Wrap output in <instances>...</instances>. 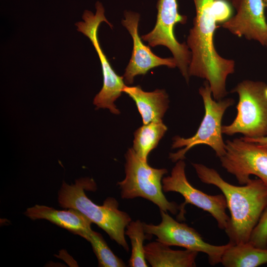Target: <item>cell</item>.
<instances>
[{"mask_svg":"<svg viewBox=\"0 0 267 267\" xmlns=\"http://www.w3.org/2000/svg\"><path fill=\"white\" fill-rule=\"evenodd\" d=\"M124 16L125 18L122 20V24L129 31L133 40L131 58L123 75L126 84H132L135 76L144 75L153 68L166 66L174 68L177 66L174 57L161 58L155 55L149 46L142 43L138 32L140 18L138 13L126 11Z\"/></svg>","mask_w":267,"mask_h":267,"instance_id":"cell-13","label":"cell"},{"mask_svg":"<svg viewBox=\"0 0 267 267\" xmlns=\"http://www.w3.org/2000/svg\"></svg>","mask_w":267,"mask_h":267,"instance_id":"cell-25","label":"cell"},{"mask_svg":"<svg viewBox=\"0 0 267 267\" xmlns=\"http://www.w3.org/2000/svg\"><path fill=\"white\" fill-rule=\"evenodd\" d=\"M193 0L196 14L186 44L191 52L188 74L205 79L214 99L219 101L227 94L226 81L234 72L235 62L219 54L214 36L217 23L231 17L232 8L226 0Z\"/></svg>","mask_w":267,"mask_h":267,"instance_id":"cell-1","label":"cell"},{"mask_svg":"<svg viewBox=\"0 0 267 267\" xmlns=\"http://www.w3.org/2000/svg\"><path fill=\"white\" fill-rule=\"evenodd\" d=\"M96 189V184L91 178H79L71 185L63 182L58 192V202L62 208L80 211L128 251L125 228L132 221L131 218L119 209V203L114 198H107L101 206L94 204L87 196L85 190L95 191Z\"/></svg>","mask_w":267,"mask_h":267,"instance_id":"cell-3","label":"cell"},{"mask_svg":"<svg viewBox=\"0 0 267 267\" xmlns=\"http://www.w3.org/2000/svg\"><path fill=\"white\" fill-rule=\"evenodd\" d=\"M25 214L33 220H48L85 239L92 230V222L80 211L73 209L59 211L46 206L36 205L28 208Z\"/></svg>","mask_w":267,"mask_h":267,"instance_id":"cell-14","label":"cell"},{"mask_svg":"<svg viewBox=\"0 0 267 267\" xmlns=\"http://www.w3.org/2000/svg\"><path fill=\"white\" fill-rule=\"evenodd\" d=\"M123 92L135 102L143 124L162 121L169 103L168 95L165 90L157 89L147 92L143 91L139 86H126Z\"/></svg>","mask_w":267,"mask_h":267,"instance_id":"cell-15","label":"cell"},{"mask_svg":"<svg viewBox=\"0 0 267 267\" xmlns=\"http://www.w3.org/2000/svg\"><path fill=\"white\" fill-rule=\"evenodd\" d=\"M265 6L266 7H267V0H263Z\"/></svg>","mask_w":267,"mask_h":267,"instance_id":"cell-24","label":"cell"},{"mask_svg":"<svg viewBox=\"0 0 267 267\" xmlns=\"http://www.w3.org/2000/svg\"><path fill=\"white\" fill-rule=\"evenodd\" d=\"M236 14L222 27L238 37L258 42L267 47V21L263 0H232Z\"/></svg>","mask_w":267,"mask_h":267,"instance_id":"cell-12","label":"cell"},{"mask_svg":"<svg viewBox=\"0 0 267 267\" xmlns=\"http://www.w3.org/2000/svg\"><path fill=\"white\" fill-rule=\"evenodd\" d=\"M242 137L246 141L254 142L261 146L267 150V135L258 138Z\"/></svg>","mask_w":267,"mask_h":267,"instance_id":"cell-22","label":"cell"},{"mask_svg":"<svg viewBox=\"0 0 267 267\" xmlns=\"http://www.w3.org/2000/svg\"><path fill=\"white\" fill-rule=\"evenodd\" d=\"M267 86L263 82L244 80L231 89L239 96L237 114L230 124L222 126V134H241L248 138L267 135Z\"/></svg>","mask_w":267,"mask_h":267,"instance_id":"cell-6","label":"cell"},{"mask_svg":"<svg viewBox=\"0 0 267 267\" xmlns=\"http://www.w3.org/2000/svg\"><path fill=\"white\" fill-rule=\"evenodd\" d=\"M205 108V114L196 133L191 137L183 138L175 136L172 148L184 147L174 153H170L169 158L174 162L183 160L186 152L199 144H206L211 147L219 158L225 152V143L222 136V121L226 110L234 103L232 98L217 101L212 97V90L208 82L205 81L203 86L199 89Z\"/></svg>","mask_w":267,"mask_h":267,"instance_id":"cell-5","label":"cell"},{"mask_svg":"<svg viewBox=\"0 0 267 267\" xmlns=\"http://www.w3.org/2000/svg\"><path fill=\"white\" fill-rule=\"evenodd\" d=\"M91 245L101 267H125L123 261L111 250L102 235L92 230L85 238Z\"/></svg>","mask_w":267,"mask_h":267,"instance_id":"cell-20","label":"cell"},{"mask_svg":"<svg viewBox=\"0 0 267 267\" xmlns=\"http://www.w3.org/2000/svg\"><path fill=\"white\" fill-rule=\"evenodd\" d=\"M156 7L157 15L155 26L141 38L151 46L163 45L169 48L175 59L177 67L188 83L191 52L185 42L181 44L178 41L174 33L176 24L186 23L187 16L179 13L177 0H158Z\"/></svg>","mask_w":267,"mask_h":267,"instance_id":"cell-8","label":"cell"},{"mask_svg":"<svg viewBox=\"0 0 267 267\" xmlns=\"http://www.w3.org/2000/svg\"><path fill=\"white\" fill-rule=\"evenodd\" d=\"M265 95L266 98L267 99V86L265 89Z\"/></svg>","mask_w":267,"mask_h":267,"instance_id":"cell-23","label":"cell"},{"mask_svg":"<svg viewBox=\"0 0 267 267\" xmlns=\"http://www.w3.org/2000/svg\"><path fill=\"white\" fill-rule=\"evenodd\" d=\"M200 180L217 187L224 196L230 212L224 230L232 244L248 242L267 207V186L259 178L250 179L241 186L224 180L214 169L192 163Z\"/></svg>","mask_w":267,"mask_h":267,"instance_id":"cell-2","label":"cell"},{"mask_svg":"<svg viewBox=\"0 0 267 267\" xmlns=\"http://www.w3.org/2000/svg\"><path fill=\"white\" fill-rule=\"evenodd\" d=\"M167 131L162 121L143 124L135 131L133 149L140 159L147 162L150 152L157 146Z\"/></svg>","mask_w":267,"mask_h":267,"instance_id":"cell-18","label":"cell"},{"mask_svg":"<svg viewBox=\"0 0 267 267\" xmlns=\"http://www.w3.org/2000/svg\"><path fill=\"white\" fill-rule=\"evenodd\" d=\"M185 166L183 160H178L172 169L171 175L162 179L164 192H177L184 199V202L179 205L178 219L181 221L184 220L185 206L190 204L208 212L215 219L219 228L225 230L229 217L226 212L227 207L224 196L223 194L209 195L195 188L187 179Z\"/></svg>","mask_w":267,"mask_h":267,"instance_id":"cell-9","label":"cell"},{"mask_svg":"<svg viewBox=\"0 0 267 267\" xmlns=\"http://www.w3.org/2000/svg\"><path fill=\"white\" fill-rule=\"evenodd\" d=\"M160 215L161 222L158 224L143 222L146 234L156 236L157 241L169 246H179L206 254L212 266L221 263L224 251L230 245L229 242L222 245L208 243L194 228L176 221L167 212L160 210Z\"/></svg>","mask_w":267,"mask_h":267,"instance_id":"cell-10","label":"cell"},{"mask_svg":"<svg viewBox=\"0 0 267 267\" xmlns=\"http://www.w3.org/2000/svg\"><path fill=\"white\" fill-rule=\"evenodd\" d=\"M249 241L260 248H267V207L253 230Z\"/></svg>","mask_w":267,"mask_h":267,"instance_id":"cell-21","label":"cell"},{"mask_svg":"<svg viewBox=\"0 0 267 267\" xmlns=\"http://www.w3.org/2000/svg\"><path fill=\"white\" fill-rule=\"evenodd\" d=\"M198 252L190 250H174L158 241L144 245L147 262L152 267H194Z\"/></svg>","mask_w":267,"mask_h":267,"instance_id":"cell-16","label":"cell"},{"mask_svg":"<svg viewBox=\"0 0 267 267\" xmlns=\"http://www.w3.org/2000/svg\"><path fill=\"white\" fill-rule=\"evenodd\" d=\"M221 263L225 267H258L267 264V248L257 247L249 241L230 243L222 255Z\"/></svg>","mask_w":267,"mask_h":267,"instance_id":"cell-17","label":"cell"},{"mask_svg":"<svg viewBox=\"0 0 267 267\" xmlns=\"http://www.w3.org/2000/svg\"><path fill=\"white\" fill-rule=\"evenodd\" d=\"M225 153L219 158L222 166L239 184H246L255 175L267 186V150L242 137L227 140Z\"/></svg>","mask_w":267,"mask_h":267,"instance_id":"cell-11","label":"cell"},{"mask_svg":"<svg viewBox=\"0 0 267 267\" xmlns=\"http://www.w3.org/2000/svg\"><path fill=\"white\" fill-rule=\"evenodd\" d=\"M125 235L131 241L132 252L129 261L131 267H147L146 260L144 255L143 241L149 239L151 235L145 232L143 222L140 220L131 221L126 227Z\"/></svg>","mask_w":267,"mask_h":267,"instance_id":"cell-19","label":"cell"},{"mask_svg":"<svg viewBox=\"0 0 267 267\" xmlns=\"http://www.w3.org/2000/svg\"><path fill=\"white\" fill-rule=\"evenodd\" d=\"M125 178L117 183L122 199L137 197L146 199L157 205L160 210L176 214L179 205L167 200L163 193L162 179L166 169L150 167L139 158L132 148L125 154Z\"/></svg>","mask_w":267,"mask_h":267,"instance_id":"cell-4","label":"cell"},{"mask_svg":"<svg viewBox=\"0 0 267 267\" xmlns=\"http://www.w3.org/2000/svg\"><path fill=\"white\" fill-rule=\"evenodd\" d=\"M95 8V14L86 10L82 16L84 21L77 22L75 25L77 27V31L90 40L101 65L103 83L100 91L93 99V103L96 106L95 109L107 108L112 113L118 115L120 112L114 102L121 95L126 86L123 76H119L111 67L100 47L98 39V29L101 22H105L111 28L113 26L106 18L104 8L101 2H96Z\"/></svg>","mask_w":267,"mask_h":267,"instance_id":"cell-7","label":"cell"}]
</instances>
